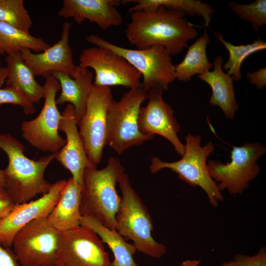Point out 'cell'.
<instances>
[{"label":"cell","instance_id":"cell-1","mask_svg":"<svg viewBox=\"0 0 266 266\" xmlns=\"http://www.w3.org/2000/svg\"><path fill=\"white\" fill-rule=\"evenodd\" d=\"M130 14L125 35L138 49L158 45L171 56L175 55L198 35L196 27L198 26L188 21L184 18L185 14L179 10L160 6L153 11H136Z\"/></svg>","mask_w":266,"mask_h":266},{"label":"cell","instance_id":"cell-2","mask_svg":"<svg viewBox=\"0 0 266 266\" xmlns=\"http://www.w3.org/2000/svg\"><path fill=\"white\" fill-rule=\"evenodd\" d=\"M0 149L6 154L8 163L3 170L5 189L16 204L29 201L36 195L47 193L52 184L44 178L45 171L56 153L37 160L24 155V146L9 133H0Z\"/></svg>","mask_w":266,"mask_h":266},{"label":"cell","instance_id":"cell-3","mask_svg":"<svg viewBox=\"0 0 266 266\" xmlns=\"http://www.w3.org/2000/svg\"><path fill=\"white\" fill-rule=\"evenodd\" d=\"M125 171L120 160L113 157L108 159L106 166L102 169L85 168L80 205L81 216L93 218L116 230L115 218L121 198L115 186Z\"/></svg>","mask_w":266,"mask_h":266},{"label":"cell","instance_id":"cell-4","mask_svg":"<svg viewBox=\"0 0 266 266\" xmlns=\"http://www.w3.org/2000/svg\"><path fill=\"white\" fill-rule=\"evenodd\" d=\"M118 183L122 197L115 218L116 230L123 237L132 240L137 251L152 258L162 257L166 252V247L153 238L151 216L132 186L127 173L123 174Z\"/></svg>","mask_w":266,"mask_h":266},{"label":"cell","instance_id":"cell-5","mask_svg":"<svg viewBox=\"0 0 266 266\" xmlns=\"http://www.w3.org/2000/svg\"><path fill=\"white\" fill-rule=\"evenodd\" d=\"M185 139L184 152L179 160L166 162L153 157L150 170L156 173L164 168L170 169L181 180L193 187L201 188L206 193L210 204L216 207L224 198L216 183L210 177L207 166V159L214 151V144L208 141L202 146L201 136L191 133H188Z\"/></svg>","mask_w":266,"mask_h":266},{"label":"cell","instance_id":"cell-6","mask_svg":"<svg viewBox=\"0 0 266 266\" xmlns=\"http://www.w3.org/2000/svg\"><path fill=\"white\" fill-rule=\"evenodd\" d=\"M95 46L109 49L125 59L141 74V88L147 92L155 90H167L175 79V65L171 55L161 45L143 49H132L115 45L95 34L86 37Z\"/></svg>","mask_w":266,"mask_h":266},{"label":"cell","instance_id":"cell-7","mask_svg":"<svg viewBox=\"0 0 266 266\" xmlns=\"http://www.w3.org/2000/svg\"><path fill=\"white\" fill-rule=\"evenodd\" d=\"M148 98V93L140 87L129 89L118 101L112 100L108 113L106 145L117 154L154 137L142 133L138 124L141 105Z\"/></svg>","mask_w":266,"mask_h":266},{"label":"cell","instance_id":"cell-8","mask_svg":"<svg viewBox=\"0 0 266 266\" xmlns=\"http://www.w3.org/2000/svg\"><path fill=\"white\" fill-rule=\"evenodd\" d=\"M266 152V147L259 143L247 142L234 146L230 163L213 160L207 162L209 174L220 192L227 190L233 195L241 194L258 175L260 168L257 161Z\"/></svg>","mask_w":266,"mask_h":266},{"label":"cell","instance_id":"cell-9","mask_svg":"<svg viewBox=\"0 0 266 266\" xmlns=\"http://www.w3.org/2000/svg\"><path fill=\"white\" fill-rule=\"evenodd\" d=\"M60 235L47 217L24 226L15 234L12 244L20 266H56Z\"/></svg>","mask_w":266,"mask_h":266},{"label":"cell","instance_id":"cell-10","mask_svg":"<svg viewBox=\"0 0 266 266\" xmlns=\"http://www.w3.org/2000/svg\"><path fill=\"white\" fill-rule=\"evenodd\" d=\"M44 102L38 115L23 121L21 126L23 137L31 145L43 152L56 153L66 144V140L59 133L62 113L59 111L56 97L61 86L52 75L45 78Z\"/></svg>","mask_w":266,"mask_h":266},{"label":"cell","instance_id":"cell-11","mask_svg":"<svg viewBox=\"0 0 266 266\" xmlns=\"http://www.w3.org/2000/svg\"><path fill=\"white\" fill-rule=\"evenodd\" d=\"M113 100L110 87L93 85L84 115L78 125L88 157L96 166L106 145L108 113Z\"/></svg>","mask_w":266,"mask_h":266},{"label":"cell","instance_id":"cell-12","mask_svg":"<svg viewBox=\"0 0 266 266\" xmlns=\"http://www.w3.org/2000/svg\"><path fill=\"white\" fill-rule=\"evenodd\" d=\"M80 67L94 70L93 85L140 87L141 75L127 61L113 51L99 47L84 49L79 56Z\"/></svg>","mask_w":266,"mask_h":266},{"label":"cell","instance_id":"cell-13","mask_svg":"<svg viewBox=\"0 0 266 266\" xmlns=\"http://www.w3.org/2000/svg\"><path fill=\"white\" fill-rule=\"evenodd\" d=\"M103 243L90 229L80 225L61 233L56 266H109Z\"/></svg>","mask_w":266,"mask_h":266},{"label":"cell","instance_id":"cell-14","mask_svg":"<svg viewBox=\"0 0 266 266\" xmlns=\"http://www.w3.org/2000/svg\"><path fill=\"white\" fill-rule=\"evenodd\" d=\"M163 92L159 90L148 92V103L145 106L141 107L139 111V129L144 134H157L165 137L182 156L185 145L178 136L180 127L173 115L171 107L163 100Z\"/></svg>","mask_w":266,"mask_h":266},{"label":"cell","instance_id":"cell-15","mask_svg":"<svg viewBox=\"0 0 266 266\" xmlns=\"http://www.w3.org/2000/svg\"><path fill=\"white\" fill-rule=\"evenodd\" d=\"M66 182L65 179L58 180L52 184L49 191L38 199L16 204L0 221V244L10 248L15 234L21 228L35 219L47 217L57 202Z\"/></svg>","mask_w":266,"mask_h":266},{"label":"cell","instance_id":"cell-16","mask_svg":"<svg viewBox=\"0 0 266 266\" xmlns=\"http://www.w3.org/2000/svg\"><path fill=\"white\" fill-rule=\"evenodd\" d=\"M71 23L65 22L60 39L53 45L40 53L29 50L21 51L25 64L34 76L46 78L56 72L66 73L73 78L77 68L69 44Z\"/></svg>","mask_w":266,"mask_h":266},{"label":"cell","instance_id":"cell-17","mask_svg":"<svg viewBox=\"0 0 266 266\" xmlns=\"http://www.w3.org/2000/svg\"><path fill=\"white\" fill-rule=\"evenodd\" d=\"M59 131L66 136L65 145L56 153L55 159L66 169L82 187L83 176L86 168L97 167L88 157L80 136L74 116L73 106L68 103L62 112Z\"/></svg>","mask_w":266,"mask_h":266},{"label":"cell","instance_id":"cell-18","mask_svg":"<svg viewBox=\"0 0 266 266\" xmlns=\"http://www.w3.org/2000/svg\"><path fill=\"white\" fill-rule=\"evenodd\" d=\"M122 4L120 0H64L58 15L78 25L87 20L106 30L122 24L123 16L117 9Z\"/></svg>","mask_w":266,"mask_h":266},{"label":"cell","instance_id":"cell-19","mask_svg":"<svg viewBox=\"0 0 266 266\" xmlns=\"http://www.w3.org/2000/svg\"><path fill=\"white\" fill-rule=\"evenodd\" d=\"M52 75L59 82L61 92L56 99L57 105L68 102L74 108V116L77 124L83 118L87 100L93 85L94 74L88 68L78 65L73 78L69 75L56 72Z\"/></svg>","mask_w":266,"mask_h":266},{"label":"cell","instance_id":"cell-20","mask_svg":"<svg viewBox=\"0 0 266 266\" xmlns=\"http://www.w3.org/2000/svg\"><path fill=\"white\" fill-rule=\"evenodd\" d=\"M223 61L222 56L216 57L212 64L213 70L206 71L198 77L211 88L212 95L208 103L219 106L227 118L233 119L238 109V104L235 97L233 81L222 69Z\"/></svg>","mask_w":266,"mask_h":266},{"label":"cell","instance_id":"cell-21","mask_svg":"<svg viewBox=\"0 0 266 266\" xmlns=\"http://www.w3.org/2000/svg\"><path fill=\"white\" fill-rule=\"evenodd\" d=\"M82 187L71 177L61 193L54 207L47 216L60 233L80 226V205Z\"/></svg>","mask_w":266,"mask_h":266},{"label":"cell","instance_id":"cell-22","mask_svg":"<svg viewBox=\"0 0 266 266\" xmlns=\"http://www.w3.org/2000/svg\"><path fill=\"white\" fill-rule=\"evenodd\" d=\"M7 77L6 87L13 88L33 103L44 98L45 89L35 80L34 75L24 62L21 52L6 54L5 58Z\"/></svg>","mask_w":266,"mask_h":266},{"label":"cell","instance_id":"cell-23","mask_svg":"<svg viewBox=\"0 0 266 266\" xmlns=\"http://www.w3.org/2000/svg\"><path fill=\"white\" fill-rule=\"evenodd\" d=\"M80 225L93 231L102 242L108 246L114 256L109 266H139L133 259L137 251L135 245L126 242L116 230L110 229L87 217L81 216Z\"/></svg>","mask_w":266,"mask_h":266},{"label":"cell","instance_id":"cell-24","mask_svg":"<svg viewBox=\"0 0 266 266\" xmlns=\"http://www.w3.org/2000/svg\"><path fill=\"white\" fill-rule=\"evenodd\" d=\"M210 41L205 30L202 34L188 47L183 60L175 65V76L181 81H190L193 76L208 71L212 64L208 59L206 47Z\"/></svg>","mask_w":266,"mask_h":266},{"label":"cell","instance_id":"cell-25","mask_svg":"<svg viewBox=\"0 0 266 266\" xmlns=\"http://www.w3.org/2000/svg\"><path fill=\"white\" fill-rule=\"evenodd\" d=\"M135 4L129 9L131 13L136 11H153L160 6L181 11L185 14L203 18L204 26L209 27L215 11L208 3L200 0H135L129 2Z\"/></svg>","mask_w":266,"mask_h":266},{"label":"cell","instance_id":"cell-26","mask_svg":"<svg viewBox=\"0 0 266 266\" xmlns=\"http://www.w3.org/2000/svg\"><path fill=\"white\" fill-rule=\"evenodd\" d=\"M50 45L40 37L32 35L8 24L0 22V50L6 54L29 50L40 53Z\"/></svg>","mask_w":266,"mask_h":266},{"label":"cell","instance_id":"cell-27","mask_svg":"<svg viewBox=\"0 0 266 266\" xmlns=\"http://www.w3.org/2000/svg\"><path fill=\"white\" fill-rule=\"evenodd\" d=\"M214 35L229 52L228 60L223 67L233 81H238L242 78L240 68L244 60L250 55L266 48V42L260 37L250 44L234 45L225 40L224 35L221 33L215 32Z\"/></svg>","mask_w":266,"mask_h":266},{"label":"cell","instance_id":"cell-28","mask_svg":"<svg viewBox=\"0 0 266 266\" xmlns=\"http://www.w3.org/2000/svg\"><path fill=\"white\" fill-rule=\"evenodd\" d=\"M0 22L26 32L33 25L23 0H0Z\"/></svg>","mask_w":266,"mask_h":266},{"label":"cell","instance_id":"cell-29","mask_svg":"<svg viewBox=\"0 0 266 266\" xmlns=\"http://www.w3.org/2000/svg\"><path fill=\"white\" fill-rule=\"evenodd\" d=\"M228 7L239 18L250 22L255 32L266 25V0H256L248 4L230 1Z\"/></svg>","mask_w":266,"mask_h":266},{"label":"cell","instance_id":"cell-30","mask_svg":"<svg viewBox=\"0 0 266 266\" xmlns=\"http://www.w3.org/2000/svg\"><path fill=\"white\" fill-rule=\"evenodd\" d=\"M6 103L20 106L27 115L33 114L36 112L34 103L19 91L10 87L0 88V105Z\"/></svg>","mask_w":266,"mask_h":266},{"label":"cell","instance_id":"cell-31","mask_svg":"<svg viewBox=\"0 0 266 266\" xmlns=\"http://www.w3.org/2000/svg\"><path fill=\"white\" fill-rule=\"evenodd\" d=\"M220 266H266V249L262 247L253 256L236 254L233 259Z\"/></svg>","mask_w":266,"mask_h":266},{"label":"cell","instance_id":"cell-32","mask_svg":"<svg viewBox=\"0 0 266 266\" xmlns=\"http://www.w3.org/2000/svg\"><path fill=\"white\" fill-rule=\"evenodd\" d=\"M16 205L6 189L0 187V221L5 218Z\"/></svg>","mask_w":266,"mask_h":266},{"label":"cell","instance_id":"cell-33","mask_svg":"<svg viewBox=\"0 0 266 266\" xmlns=\"http://www.w3.org/2000/svg\"><path fill=\"white\" fill-rule=\"evenodd\" d=\"M246 77L250 84L255 85L258 89L266 86V68L263 67L257 71L248 72Z\"/></svg>","mask_w":266,"mask_h":266},{"label":"cell","instance_id":"cell-34","mask_svg":"<svg viewBox=\"0 0 266 266\" xmlns=\"http://www.w3.org/2000/svg\"><path fill=\"white\" fill-rule=\"evenodd\" d=\"M0 266H20L13 251L0 244Z\"/></svg>","mask_w":266,"mask_h":266},{"label":"cell","instance_id":"cell-35","mask_svg":"<svg viewBox=\"0 0 266 266\" xmlns=\"http://www.w3.org/2000/svg\"><path fill=\"white\" fill-rule=\"evenodd\" d=\"M7 77V71L6 68L0 66V88L5 82Z\"/></svg>","mask_w":266,"mask_h":266},{"label":"cell","instance_id":"cell-36","mask_svg":"<svg viewBox=\"0 0 266 266\" xmlns=\"http://www.w3.org/2000/svg\"><path fill=\"white\" fill-rule=\"evenodd\" d=\"M200 262L199 260H187L183 261L180 266H199Z\"/></svg>","mask_w":266,"mask_h":266},{"label":"cell","instance_id":"cell-37","mask_svg":"<svg viewBox=\"0 0 266 266\" xmlns=\"http://www.w3.org/2000/svg\"><path fill=\"white\" fill-rule=\"evenodd\" d=\"M0 187L5 188V182L4 178L3 171L0 169Z\"/></svg>","mask_w":266,"mask_h":266},{"label":"cell","instance_id":"cell-38","mask_svg":"<svg viewBox=\"0 0 266 266\" xmlns=\"http://www.w3.org/2000/svg\"><path fill=\"white\" fill-rule=\"evenodd\" d=\"M3 54H4L3 52L0 50V55Z\"/></svg>","mask_w":266,"mask_h":266},{"label":"cell","instance_id":"cell-39","mask_svg":"<svg viewBox=\"0 0 266 266\" xmlns=\"http://www.w3.org/2000/svg\"><path fill=\"white\" fill-rule=\"evenodd\" d=\"M0 64H1V61H0Z\"/></svg>","mask_w":266,"mask_h":266}]
</instances>
